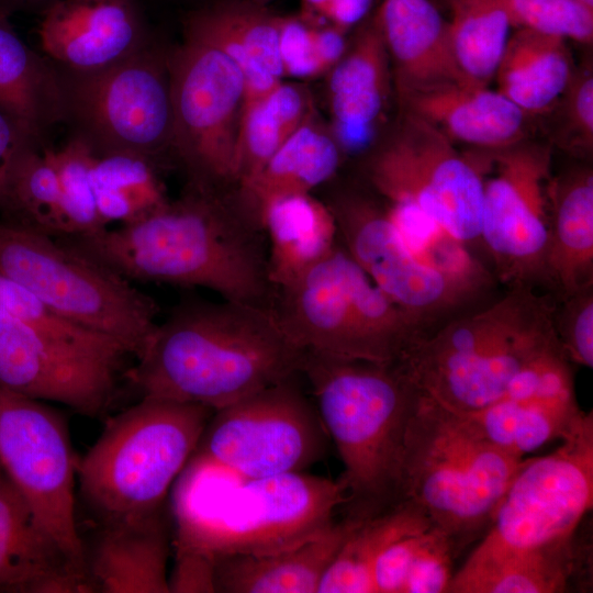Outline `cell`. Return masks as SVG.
I'll return each mask as SVG.
<instances>
[{"label":"cell","instance_id":"603a6c76","mask_svg":"<svg viewBox=\"0 0 593 593\" xmlns=\"http://www.w3.org/2000/svg\"><path fill=\"white\" fill-rule=\"evenodd\" d=\"M170 537L165 511L100 525L86 569L94 592L169 593Z\"/></svg>","mask_w":593,"mask_h":593},{"label":"cell","instance_id":"1f68e13d","mask_svg":"<svg viewBox=\"0 0 593 593\" xmlns=\"http://www.w3.org/2000/svg\"><path fill=\"white\" fill-rule=\"evenodd\" d=\"M584 414L575 396H568L519 400L501 398L483 409L462 415L488 440L524 458L526 454L555 439L562 440Z\"/></svg>","mask_w":593,"mask_h":593},{"label":"cell","instance_id":"ba28073f","mask_svg":"<svg viewBox=\"0 0 593 593\" xmlns=\"http://www.w3.org/2000/svg\"><path fill=\"white\" fill-rule=\"evenodd\" d=\"M303 350L395 363L423 331L350 257L340 240L271 306Z\"/></svg>","mask_w":593,"mask_h":593},{"label":"cell","instance_id":"44dd1931","mask_svg":"<svg viewBox=\"0 0 593 593\" xmlns=\"http://www.w3.org/2000/svg\"><path fill=\"white\" fill-rule=\"evenodd\" d=\"M373 19L389 55L398 98L468 81L456 59L448 20L429 0H383Z\"/></svg>","mask_w":593,"mask_h":593},{"label":"cell","instance_id":"d6986e66","mask_svg":"<svg viewBox=\"0 0 593 593\" xmlns=\"http://www.w3.org/2000/svg\"><path fill=\"white\" fill-rule=\"evenodd\" d=\"M37 33L43 52L72 72L103 69L147 45L132 0H57Z\"/></svg>","mask_w":593,"mask_h":593},{"label":"cell","instance_id":"4fadbf2b","mask_svg":"<svg viewBox=\"0 0 593 593\" xmlns=\"http://www.w3.org/2000/svg\"><path fill=\"white\" fill-rule=\"evenodd\" d=\"M172 153L188 184L234 187L236 144L245 105L242 71L219 47L186 33L169 56Z\"/></svg>","mask_w":593,"mask_h":593},{"label":"cell","instance_id":"7bdbcfd3","mask_svg":"<svg viewBox=\"0 0 593 593\" xmlns=\"http://www.w3.org/2000/svg\"><path fill=\"white\" fill-rule=\"evenodd\" d=\"M555 306L553 327L571 363L593 367V286L583 288Z\"/></svg>","mask_w":593,"mask_h":593},{"label":"cell","instance_id":"f5cc1de1","mask_svg":"<svg viewBox=\"0 0 593 593\" xmlns=\"http://www.w3.org/2000/svg\"><path fill=\"white\" fill-rule=\"evenodd\" d=\"M246 1H249V2H251V3H254V4H258V5H262V7H264L265 4H267L268 2H270L271 0H246Z\"/></svg>","mask_w":593,"mask_h":593},{"label":"cell","instance_id":"7a4b0ae2","mask_svg":"<svg viewBox=\"0 0 593 593\" xmlns=\"http://www.w3.org/2000/svg\"><path fill=\"white\" fill-rule=\"evenodd\" d=\"M303 349L271 307L223 300H184L127 370L139 396L213 411L300 373Z\"/></svg>","mask_w":593,"mask_h":593},{"label":"cell","instance_id":"484cf974","mask_svg":"<svg viewBox=\"0 0 593 593\" xmlns=\"http://www.w3.org/2000/svg\"><path fill=\"white\" fill-rule=\"evenodd\" d=\"M545 286L560 300L593 286V172L575 167L553 177Z\"/></svg>","mask_w":593,"mask_h":593},{"label":"cell","instance_id":"8d00e7d4","mask_svg":"<svg viewBox=\"0 0 593 593\" xmlns=\"http://www.w3.org/2000/svg\"><path fill=\"white\" fill-rule=\"evenodd\" d=\"M384 208L406 247L423 264L478 295L491 286V275L468 246L419 209L387 202Z\"/></svg>","mask_w":593,"mask_h":593},{"label":"cell","instance_id":"4316f807","mask_svg":"<svg viewBox=\"0 0 593 593\" xmlns=\"http://www.w3.org/2000/svg\"><path fill=\"white\" fill-rule=\"evenodd\" d=\"M268 243V276L276 290L287 288L327 257L339 243L328 204L312 193L269 201L260 212Z\"/></svg>","mask_w":593,"mask_h":593},{"label":"cell","instance_id":"e0dca14e","mask_svg":"<svg viewBox=\"0 0 593 593\" xmlns=\"http://www.w3.org/2000/svg\"><path fill=\"white\" fill-rule=\"evenodd\" d=\"M325 202L350 257L424 333L478 296L418 260L402 240L384 204L353 190L339 191Z\"/></svg>","mask_w":593,"mask_h":593},{"label":"cell","instance_id":"5b68a950","mask_svg":"<svg viewBox=\"0 0 593 593\" xmlns=\"http://www.w3.org/2000/svg\"><path fill=\"white\" fill-rule=\"evenodd\" d=\"M556 304L530 286L418 336L399 366L419 392L461 414L497 401L534 357L558 342Z\"/></svg>","mask_w":593,"mask_h":593},{"label":"cell","instance_id":"b9f144b4","mask_svg":"<svg viewBox=\"0 0 593 593\" xmlns=\"http://www.w3.org/2000/svg\"><path fill=\"white\" fill-rule=\"evenodd\" d=\"M513 29H529L582 44L593 40V9L573 0H499Z\"/></svg>","mask_w":593,"mask_h":593},{"label":"cell","instance_id":"6da1fadb","mask_svg":"<svg viewBox=\"0 0 593 593\" xmlns=\"http://www.w3.org/2000/svg\"><path fill=\"white\" fill-rule=\"evenodd\" d=\"M59 238L131 282L201 287L223 300L273 303L265 230L235 189L188 184L179 199L138 221Z\"/></svg>","mask_w":593,"mask_h":593},{"label":"cell","instance_id":"f6af8a7d","mask_svg":"<svg viewBox=\"0 0 593 593\" xmlns=\"http://www.w3.org/2000/svg\"><path fill=\"white\" fill-rule=\"evenodd\" d=\"M568 148L589 153L593 145V74L591 66L575 70L563 93Z\"/></svg>","mask_w":593,"mask_h":593},{"label":"cell","instance_id":"f907efd6","mask_svg":"<svg viewBox=\"0 0 593 593\" xmlns=\"http://www.w3.org/2000/svg\"><path fill=\"white\" fill-rule=\"evenodd\" d=\"M42 0H0V5L12 12L13 9L31 7Z\"/></svg>","mask_w":593,"mask_h":593},{"label":"cell","instance_id":"e575fe53","mask_svg":"<svg viewBox=\"0 0 593 593\" xmlns=\"http://www.w3.org/2000/svg\"><path fill=\"white\" fill-rule=\"evenodd\" d=\"M157 168L135 154L96 155L91 179L98 215L104 227L138 221L168 203Z\"/></svg>","mask_w":593,"mask_h":593},{"label":"cell","instance_id":"f546056e","mask_svg":"<svg viewBox=\"0 0 593 593\" xmlns=\"http://www.w3.org/2000/svg\"><path fill=\"white\" fill-rule=\"evenodd\" d=\"M342 156L331 130L324 127L314 114L247 184L236 189L237 197L243 206L260 221V212L269 201L283 195L311 193L333 179Z\"/></svg>","mask_w":593,"mask_h":593},{"label":"cell","instance_id":"cb8c5ba5","mask_svg":"<svg viewBox=\"0 0 593 593\" xmlns=\"http://www.w3.org/2000/svg\"><path fill=\"white\" fill-rule=\"evenodd\" d=\"M186 33L219 47L239 68L245 105L266 97L283 80L279 52L280 16L249 1L225 3L191 16Z\"/></svg>","mask_w":593,"mask_h":593},{"label":"cell","instance_id":"52a82bcc","mask_svg":"<svg viewBox=\"0 0 593 593\" xmlns=\"http://www.w3.org/2000/svg\"><path fill=\"white\" fill-rule=\"evenodd\" d=\"M213 412L203 405L143 396L111 417L77 461L80 496L98 523L163 511Z\"/></svg>","mask_w":593,"mask_h":593},{"label":"cell","instance_id":"816d5d0a","mask_svg":"<svg viewBox=\"0 0 593 593\" xmlns=\"http://www.w3.org/2000/svg\"><path fill=\"white\" fill-rule=\"evenodd\" d=\"M578 3H581L590 9H593V0H573Z\"/></svg>","mask_w":593,"mask_h":593},{"label":"cell","instance_id":"f35d334b","mask_svg":"<svg viewBox=\"0 0 593 593\" xmlns=\"http://www.w3.org/2000/svg\"><path fill=\"white\" fill-rule=\"evenodd\" d=\"M43 150L58 175L65 236L86 235L105 228L98 215L91 179L96 154L87 142L75 135L58 149L44 147Z\"/></svg>","mask_w":593,"mask_h":593},{"label":"cell","instance_id":"d590c367","mask_svg":"<svg viewBox=\"0 0 593 593\" xmlns=\"http://www.w3.org/2000/svg\"><path fill=\"white\" fill-rule=\"evenodd\" d=\"M458 66L469 82L489 86L512 33L499 0H445Z\"/></svg>","mask_w":593,"mask_h":593},{"label":"cell","instance_id":"83f0119b","mask_svg":"<svg viewBox=\"0 0 593 593\" xmlns=\"http://www.w3.org/2000/svg\"><path fill=\"white\" fill-rule=\"evenodd\" d=\"M0 5V109L38 145L43 133L65 119L61 77L32 51Z\"/></svg>","mask_w":593,"mask_h":593},{"label":"cell","instance_id":"681fc988","mask_svg":"<svg viewBox=\"0 0 593 593\" xmlns=\"http://www.w3.org/2000/svg\"><path fill=\"white\" fill-rule=\"evenodd\" d=\"M302 15L312 20H321L322 14L332 0H301Z\"/></svg>","mask_w":593,"mask_h":593},{"label":"cell","instance_id":"d6a6232c","mask_svg":"<svg viewBox=\"0 0 593 593\" xmlns=\"http://www.w3.org/2000/svg\"><path fill=\"white\" fill-rule=\"evenodd\" d=\"M430 526L429 518L405 501L358 519L323 573L317 593H374L372 572L378 556L396 539Z\"/></svg>","mask_w":593,"mask_h":593},{"label":"cell","instance_id":"5bb4252c","mask_svg":"<svg viewBox=\"0 0 593 593\" xmlns=\"http://www.w3.org/2000/svg\"><path fill=\"white\" fill-rule=\"evenodd\" d=\"M366 177L387 203L419 209L467 246L480 242L481 163L426 121L402 113L395 134L369 157Z\"/></svg>","mask_w":593,"mask_h":593},{"label":"cell","instance_id":"30bf717a","mask_svg":"<svg viewBox=\"0 0 593 593\" xmlns=\"http://www.w3.org/2000/svg\"><path fill=\"white\" fill-rule=\"evenodd\" d=\"M0 275L61 317L120 342L137 357L155 332L159 306L59 237L0 219Z\"/></svg>","mask_w":593,"mask_h":593},{"label":"cell","instance_id":"9a60e30c","mask_svg":"<svg viewBox=\"0 0 593 593\" xmlns=\"http://www.w3.org/2000/svg\"><path fill=\"white\" fill-rule=\"evenodd\" d=\"M483 199L480 242L499 279L508 284H545L550 226L551 148L523 141L511 147L482 150Z\"/></svg>","mask_w":593,"mask_h":593},{"label":"cell","instance_id":"4dcf8cb0","mask_svg":"<svg viewBox=\"0 0 593 593\" xmlns=\"http://www.w3.org/2000/svg\"><path fill=\"white\" fill-rule=\"evenodd\" d=\"M393 90L389 55L370 19L327 72L329 115L351 124H370L384 118Z\"/></svg>","mask_w":593,"mask_h":593},{"label":"cell","instance_id":"8992f818","mask_svg":"<svg viewBox=\"0 0 593 593\" xmlns=\"http://www.w3.org/2000/svg\"><path fill=\"white\" fill-rule=\"evenodd\" d=\"M523 461L421 392L404 436L399 502L419 508L460 550L484 534Z\"/></svg>","mask_w":593,"mask_h":593},{"label":"cell","instance_id":"836d02e7","mask_svg":"<svg viewBox=\"0 0 593 593\" xmlns=\"http://www.w3.org/2000/svg\"><path fill=\"white\" fill-rule=\"evenodd\" d=\"M458 552L454 540L436 526L403 536L378 556L374 593H447Z\"/></svg>","mask_w":593,"mask_h":593},{"label":"cell","instance_id":"9c48e42d","mask_svg":"<svg viewBox=\"0 0 593 593\" xmlns=\"http://www.w3.org/2000/svg\"><path fill=\"white\" fill-rule=\"evenodd\" d=\"M593 506V415L585 413L552 452L524 459L481 540L455 571L571 549Z\"/></svg>","mask_w":593,"mask_h":593},{"label":"cell","instance_id":"7dc6e473","mask_svg":"<svg viewBox=\"0 0 593 593\" xmlns=\"http://www.w3.org/2000/svg\"><path fill=\"white\" fill-rule=\"evenodd\" d=\"M31 147L40 145L4 111L0 109V212L10 209V182L20 157Z\"/></svg>","mask_w":593,"mask_h":593},{"label":"cell","instance_id":"60d3db41","mask_svg":"<svg viewBox=\"0 0 593 593\" xmlns=\"http://www.w3.org/2000/svg\"><path fill=\"white\" fill-rule=\"evenodd\" d=\"M0 311L57 340L88 351L131 353L116 339L72 323L15 281L0 275Z\"/></svg>","mask_w":593,"mask_h":593},{"label":"cell","instance_id":"ee69618b","mask_svg":"<svg viewBox=\"0 0 593 593\" xmlns=\"http://www.w3.org/2000/svg\"><path fill=\"white\" fill-rule=\"evenodd\" d=\"M302 14L280 16L279 52L283 78H315L327 75L316 43V23Z\"/></svg>","mask_w":593,"mask_h":593},{"label":"cell","instance_id":"ffe728a7","mask_svg":"<svg viewBox=\"0 0 593 593\" xmlns=\"http://www.w3.org/2000/svg\"><path fill=\"white\" fill-rule=\"evenodd\" d=\"M93 592L0 467V593Z\"/></svg>","mask_w":593,"mask_h":593},{"label":"cell","instance_id":"2e32d148","mask_svg":"<svg viewBox=\"0 0 593 593\" xmlns=\"http://www.w3.org/2000/svg\"><path fill=\"white\" fill-rule=\"evenodd\" d=\"M77 461L63 415L45 401L0 384V467L87 573L76 523Z\"/></svg>","mask_w":593,"mask_h":593},{"label":"cell","instance_id":"7c38bea8","mask_svg":"<svg viewBox=\"0 0 593 593\" xmlns=\"http://www.w3.org/2000/svg\"><path fill=\"white\" fill-rule=\"evenodd\" d=\"M300 378L214 411L192 455L242 479L301 472L323 459L329 437Z\"/></svg>","mask_w":593,"mask_h":593},{"label":"cell","instance_id":"ab89813d","mask_svg":"<svg viewBox=\"0 0 593 593\" xmlns=\"http://www.w3.org/2000/svg\"><path fill=\"white\" fill-rule=\"evenodd\" d=\"M300 127L269 93L244 107L236 144L235 189L247 184Z\"/></svg>","mask_w":593,"mask_h":593},{"label":"cell","instance_id":"f1b7e54d","mask_svg":"<svg viewBox=\"0 0 593 593\" xmlns=\"http://www.w3.org/2000/svg\"><path fill=\"white\" fill-rule=\"evenodd\" d=\"M567 41L558 35L515 29L494 72L496 90L526 115L550 110L574 72Z\"/></svg>","mask_w":593,"mask_h":593},{"label":"cell","instance_id":"277c9868","mask_svg":"<svg viewBox=\"0 0 593 593\" xmlns=\"http://www.w3.org/2000/svg\"><path fill=\"white\" fill-rule=\"evenodd\" d=\"M337 448L348 517L363 519L399 503L404 436L421 392L395 363L304 350L300 367Z\"/></svg>","mask_w":593,"mask_h":593},{"label":"cell","instance_id":"bcb514c9","mask_svg":"<svg viewBox=\"0 0 593 593\" xmlns=\"http://www.w3.org/2000/svg\"><path fill=\"white\" fill-rule=\"evenodd\" d=\"M215 559L190 548H176L175 566L168 575L169 592H215Z\"/></svg>","mask_w":593,"mask_h":593},{"label":"cell","instance_id":"74e56055","mask_svg":"<svg viewBox=\"0 0 593 593\" xmlns=\"http://www.w3.org/2000/svg\"><path fill=\"white\" fill-rule=\"evenodd\" d=\"M1 219L54 237L66 235L58 175L43 148L31 147L18 160L10 182V209Z\"/></svg>","mask_w":593,"mask_h":593},{"label":"cell","instance_id":"7402d4cb","mask_svg":"<svg viewBox=\"0 0 593 593\" xmlns=\"http://www.w3.org/2000/svg\"><path fill=\"white\" fill-rule=\"evenodd\" d=\"M402 113L415 115L451 142L501 150L525 141L526 114L497 90L454 81L398 98Z\"/></svg>","mask_w":593,"mask_h":593},{"label":"cell","instance_id":"c3c4849f","mask_svg":"<svg viewBox=\"0 0 593 593\" xmlns=\"http://www.w3.org/2000/svg\"><path fill=\"white\" fill-rule=\"evenodd\" d=\"M372 0H332L322 14V20L346 32L367 15Z\"/></svg>","mask_w":593,"mask_h":593},{"label":"cell","instance_id":"d4e9b609","mask_svg":"<svg viewBox=\"0 0 593 593\" xmlns=\"http://www.w3.org/2000/svg\"><path fill=\"white\" fill-rule=\"evenodd\" d=\"M357 521L346 516L323 534L277 552L215 558V592L317 593L323 573Z\"/></svg>","mask_w":593,"mask_h":593},{"label":"cell","instance_id":"3957f363","mask_svg":"<svg viewBox=\"0 0 593 593\" xmlns=\"http://www.w3.org/2000/svg\"><path fill=\"white\" fill-rule=\"evenodd\" d=\"M175 483V547L214 559L298 546L331 528L347 502L340 480L303 471L242 479L194 455Z\"/></svg>","mask_w":593,"mask_h":593},{"label":"cell","instance_id":"ac0fdd59","mask_svg":"<svg viewBox=\"0 0 593 593\" xmlns=\"http://www.w3.org/2000/svg\"><path fill=\"white\" fill-rule=\"evenodd\" d=\"M127 355L71 347L0 311V384L26 396L100 416L113 401Z\"/></svg>","mask_w":593,"mask_h":593},{"label":"cell","instance_id":"8fae6325","mask_svg":"<svg viewBox=\"0 0 593 593\" xmlns=\"http://www.w3.org/2000/svg\"><path fill=\"white\" fill-rule=\"evenodd\" d=\"M61 77L65 119L96 155L128 153L157 167L172 153L169 56L144 46L109 67Z\"/></svg>","mask_w":593,"mask_h":593}]
</instances>
